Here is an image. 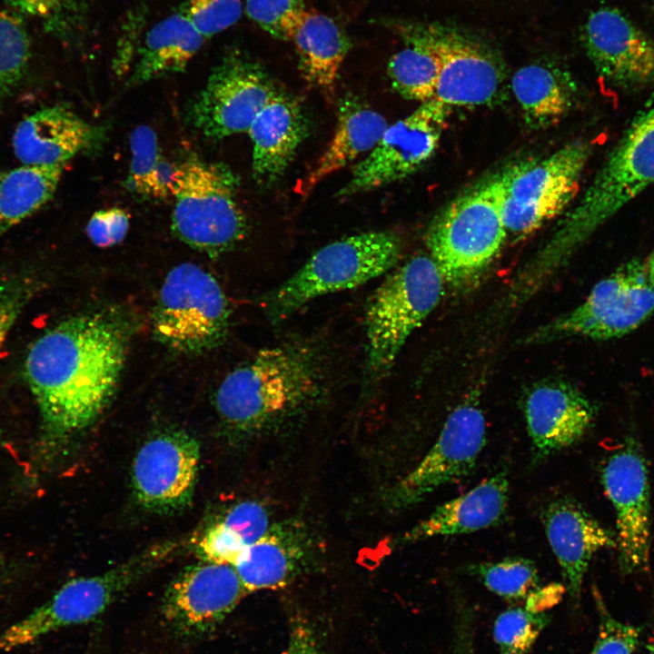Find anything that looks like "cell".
Listing matches in <instances>:
<instances>
[{"instance_id": "cell-39", "label": "cell", "mask_w": 654, "mask_h": 654, "mask_svg": "<svg viewBox=\"0 0 654 654\" xmlns=\"http://www.w3.org/2000/svg\"><path fill=\"white\" fill-rule=\"evenodd\" d=\"M598 603L599 633L590 654H635L639 643L638 627L612 617L603 604Z\"/></svg>"}, {"instance_id": "cell-18", "label": "cell", "mask_w": 654, "mask_h": 654, "mask_svg": "<svg viewBox=\"0 0 654 654\" xmlns=\"http://www.w3.org/2000/svg\"><path fill=\"white\" fill-rule=\"evenodd\" d=\"M582 45L609 85L633 89L654 83V37L616 7L593 11L581 31Z\"/></svg>"}, {"instance_id": "cell-15", "label": "cell", "mask_w": 654, "mask_h": 654, "mask_svg": "<svg viewBox=\"0 0 654 654\" xmlns=\"http://www.w3.org/2000/svg\"><path fill=\"white\" fill-rule=\"evenodd\" d=\"M246 592L232 565L202 560L184 568L167 586L160 607L162 621L179 639L203 637Z\"/></svg>"}, {"instance_id": "cell-35", "label": "cell", "mask_w": 654, "mask_h": 654, "mask_svg": "<svg viewBox=\"0 0 654 654\" xmlns=\"http://www.w3.org/2000/svg\"><path fill=\"white\" fill-rule=\"evenodd\" d=\"M29 58L30 41L22 20L0 10V104L21 81Z\"/></svg>"}, {"instance_id": "cell-30", "label": "cell", "mask_w": 654, "mask_h": 654, "mask_svg": "<svg viewBox=\"0 0 654 654\" xmlns=\"http://www.w3.org/2000/svg\"><path fill=\"white\" fill-rule=\"evenodd\" d=\"M299 558L295 542L270 530L246 547L232 566L249 592L283 586L295 574Z\"/></svg>"}, {"instance_id": "cell-10", "label": "cell", "mask_w": 654, "mask_h": 654, "mask_svg": "<svg viewBox=\"0 0 654 654\" xmlns=\"http://www.w3.org/2000/svg\"><path fill=\"white\" fill-rule=\"evenodd\" d=\"M591 144L575 140L534 163L508 169L500 177V212L507 233L526 236L562 215L580 191Z\"/></svg>"}, {"instance_id": "cell-40", "label": "cell", "mask_w": 654, "mask_h": 654, "mask_svg": "<svg viewBox=\"0 0 654 654\" xmlns=\"http://www.w3.org/2000/svg\"><path fill=\"white\" fill-rule=\"evenodd\" d=\"M248 547L242 537L218 520L196 541V553L202 560L233 565Z\"/></svg>"}, {"instance_id": "cell-37", "label": "cell", "mask_w": 654, "mask_h": 654, "mask_svg": "<svg viewBox=\"0 0 654 654\" xmlns=\"http://www.w3.org/2000/svg\"><path fill=\"white\" fill-rule=\"evenodd\" d=\"M36 275L29 271L0 279V355L15 323L38 291Z\"/></svg>"}, {"instance_id": "cell-8", "label": "cell", "mask_w": 654, "mask_h": 654, "mask_svg": "<svg viewBox=\"0 0 654 654\" xmlns=\"http://www.w3.org/2000/svg\"><path fill=\"white\" fill-rule=\"evenodd\" d=\"M238 178L221 163L191 160L178 166L172 231L183 243L217 257L237 245L248 223L236 200Z\"/></svg>"}, {"instance_id": "cell-28", "label": "cell", "mask_w": 654, "mask_h": 654, "mask_svg": "<svg viewBox=\"0 0 654 654\" xmlns=\"http://www.w3.org/2000/svg\"><path fill=\"white\" fill-rule=\"evenodd\" d=\"M292 41L305 80L332 95L350 48L345 33L331 17L307 11Z\"/></svg>"}, {"instance_id": "cell-14", "label": "cell", "mask_w": 654, "mask_h": 654, "mask_svg": "<svg viewBox=\"0 0 654 654\" xmlns=\"http://www.w3.org/2000/svg\"><path fill=\"white\" fill-rule=\"evenodd\" d=\"M486 443V422L472 399L456 407L423 459L388 492L393 510H407L437 489L467 477Z\"/></svg>"}, {"instance_id": "cell-4", "label": "cell", "mask_w": 654, "mask_h": 654, "mask_svg": "<svg viewBox=\"0 0 654 654\" xmlns=\"http://www.w3.org/2000/svg\"><path fill=\"white\" fill-rule=\"evenodd\" d=\"M401 250L400 235L388 230L332 242L264 296V312L273 324L283 322L317 297L358 287L385 273L397 264Z\"/></svg>"}, {"instance_id": "cell-23", "label": "cell", "mask_w": 654, "mask_h": 654, "mask_svg": "<svg viewBox=\"0 0 654 654\" xmlns=\"http://www.w3.org/2000/svg\"><path fill=\"white\" fill-rule=\"evenodd\" d=\"M307 132L308 123L297 101L277 93L247 131L253 144L252 170L255 181L264 185L276 182Z\"/></svg>"}, {"instance_id": "cell-33", "label": "cell", "mask_w": 654, "mask_h": 654, "mask_svg": "<svg viewBox=\"0 0 654 654\" xmlns=\"http://www.w3.org/2000/svg\"><path fill=\"white\" fill-rule=\"evenodd\" d=\"M468 571L489 590L507 600H526L539 588L536 565L532 560L521 557L471 564Z\"/></svg>"}, {"instance_id": "cell-34", "label": "cell", "mask_w": 654, "mask_h": 654, "mask_svg": "<svg viewBox=\"0 0 654 654\" xmlns=\"http://www.w3.org/2000/svg\"><path fill=\"white\" fill-rule=\"evenodd\" d=\"M550 621L546 611L513 607L500 612L493 625L499 654H528Z\"/></svg>"}, {"instance_id": "cell-47", "label": "cell", "mask_w": 654, "mask_h": 654, "mask_svg": "<svg viewBox=\"0 0 654 654\" xmlns=\"http://www.w3.org/2000/svg\"><path fill=\"white\" fill-rule=\"evenodd\" d=\"M647 272L649 275V278L654 286V250L651 253V254L649 256L647 262H645Z\"/></svg>"}, {"instance_id": "cell-25", "label": "cell", "mask_w": 654, "mask_h": 654, "mask_svg": "<svg viewBox=\"0 0 654 654\" xmlns=\"http://www.w3.org/2000/svg\"><path fill=\"white\" fill-rule=\"evenodd\" d=\"M388 126L377 111L355 100H344L333 136L313 168L299 182L298 193L307 196L325 177L371 152Z\"/></svg>"}, {"instance_id": "cell-7", "label": "cell", "mask_w": 654, "mask_h": 654, "mask_svg": "<svg viewBox=\"0 0 654 654\" xmlns=\"http://www.w3.org/2000/svg\"><path fill=\"white\" fill-rule=\"evenodd\" d=\"M443 279L429 255L411 257L389 273L365 307L367 367L382 378L411 333L438 304Z\"/></svg>"}, {"instance_id": "cell-19", "label": "cell", "mask_w": 654, "mask_h": 654, "mask_svg": "<svg viewBox=\"0 0 654 654\" xmlns=\"http://www.w3.org/2000/svg\"><path fill=\"white\" fill-rule=\"evenodd\" d=\"M596 406L579 390L562 381L539 383L524 402L533 463L541 462L578 442L592 425Z\"/></svg>"}, {"instance_id": "cell-45", "label": "cell", "mask_w": 654, "mask_h": 654, "mask_svg": "<svg viewBox=\"0 0 654 654\" xmlns=\"http://www.w3.org/2000/svg\"><path fill=\"white\" fill-rule=\"evenodd\" d=\"M286 654H322L312 630L303 624H296L290 634Z\"/></svg>"}, {"instance_id": "cell-43", "label": "cell", "mask_w": 654, "mask_h": 654, "mask_svg": "<svg viewBox=\"0 0 654 654\" xmlns=\"http://www.w3.org/2000/svg\"><path fill=\"white\" fill-rule=\"evenodd\" d=\"M454 627L451 654H475L474 624L471 611L465 609H459Z\"/></svg>"}, {"instance_id": "cell-11", "label": "cell", "mask_w": 654, "mask_h": 654, "mask_svg": "<svg viewBox=\"0 0 654 654\" xmlns=\"http://www.w3.org/2000/svg\"><path fill=\"white\" fill-rule=\"evenodd\" d=\"M653 312L654 286L645 262L632 260L597 282L579 306L538 330L531 341L618 338L634 331Z\"/></svg>"}, {"instance_id": "cell-46", "label": "cell", "mask_w": 654, "mask_h": 654, "mask_svg": "<svg viewBox=\"0 0 654 654\" xmlns=\"http://www.w3.org/2000/svg\"><path fill=\"white\" fill-rule=\"evenodd\" d=\"M15 572L13 567L5 560L0 558V595L14 583Z\"/></svg>"}, {"instance_id": "cell-36", "label": "cell", "mask_w": 654, "mask_h": 654, "mask_svg": "<svg viewBox=\"0 0 654 654\" xmlns=\"http://www.w3.org/2000/svg\"><path fill=\"white\" fill-rule=\"evenodd\" d=\"M245 11L263 30L285 41L292 40L307 12L304 0H246Z\"/></svg>"}, {"instance_id": "cell-27", "label": "cell", "mask_w": 654, "mask_h": 654, "mask_svg": "<svg viewBox=\"0 0 654 654\" xmlns=\"http://www.w3.org/2000/svg\"><path fill=\"white\" fill-rule=\"evenodd\" d=\"M511 90L525 124L533 130L558 123L572 108L578 94L576 83L567 72L542 64L520 68L511 78Z\"/></svg>"}, {"instance_id": "cell-44", "label": "cell", "mask_w": 654, "mask_h": 654, "mask_svg": "<svg viewBox=\"0 0 654 654\" xmlns=\"http://www.w3.org/2000/svg\"><path fill=\"white\" fill-rule=\"evenodd\" d=\"M18 11L43 18L51 17L62 11L69 0H5Z\"/></svg>"}, {"instance_id": "cell-16", "label": "cell", "mask_w": 654, "mask_h": 654, "mask_svg": "<svg viewBox=\"0 0 654 654\" xmlns=\"http://www.w3.org/2000/svg\"><path fill=\"white\" fill-rule=\"evenodd\" d=\"M200 457L198 441L183 430L167 429L148 438L132 465V490L138 504L158 514L188 507Z\"/></svg>"}, {"instance_id": "cell-32", "label": "cell", "mask_w": 654, "mask_h": 654, "mask_svg": "<svg viewBox=\"0 0 654 654\" xmlns=\"http://www.w3.org/2000/svg\"><path fill=\"white\" fill-rule=\"evenodd\" d=\"M132 153L128 190L144 199L173 196L178 166L163 156L155 132L149 126H136L130 136Z\"/></svg>"}, {"instance_id": "cell-17", "label": "cell", "mask_w": 654, "mask_h": 654, "mask_svg": "<svg viewBox=\"0 0 654 654\" xmlns=\"http://www.w3.org/2000/svg\"><path fill=\"white\" fill-rule=\"evenodd\" d=\"M602 483L616 513V547L622 573L645 571L650 554V486L638 442L629 438L608 459Z\"/></svg>"}, {"instance_id": "cell-22", "label": "cell", "mask_w": 654, "mask_h": 654, "mask_svg": "<svg viewBox=\"0 0 654 654\" xmlns=\"http://www.w3.org/2000/svg\"><path fill=\"white\" fill-rule=\"evenodd\" d=\"M98 132L65 107H45L19 123L13 136L14 153L24 165H65L94 144Z\"/></svg>"}, {"instance_id": "cell-20", "label": "cell", "mask_w": 654, "mask_h": 654, "mask_svg": "<svg viewBox=\"0 0 654 654\" xmlns=\"http://www.w3.org/2000/svg\"><path fill=\"white\" fill-rule=\"evenodd\" d=\"M432 33L441 59L433 99L448 108L491 103L503 81L493 55L461 35L441 30Z\"/></svg>"}, {"instance_id": "cell-48", "label": "cell", "mask_w": 654, "mask_h": 654, "mask_svg": "<svg viewBox=\"0 0 654 654\" xmlns=\"http://www.w3.org/2000/svg\"><path fill=\"white\" fill-rule=\"evenodd\" d=\"M647 649H648L649 654H654V626H653L652 633L649 638Z\"/></svg>"}, {"instance_id": "cell-41", "label": "cell", "mask_w": 654, "mask_h": 654, "mask_svg": "<svg viewBox=\"0 0 654 654\" xmlns=\"http://www.w3.org/2000/svg\"><path fill=\"white\" fill-rule=\"evenodd\" d=\"M219 520L236 531L247 546L263 538L271 530L268 510L262 503L253 500L233 505Z\"/></svg>"}, {"instance_id": "cell-6", "label": "cell", "mask_w": 654, "mask_h": 654, "mask_svg": "<svg viewBox=\"0 0 654 654\" xmlns=\"http://www.w3.org/2000/svg\"><path fill=\"white\" fill-rule=\"evenodd\" d=\"M176 549L175 542L167 541L102 574L67 581L49 600L0 633V651H11L61 629L94 620Z\"/></svg>"}, {"instance_id": "cell-26", "label": "cell", "mask_w": 654, "mask_h": 654, "mask_svg": "<svg viewBox=\"0 0 654 654\" xmlns=\"http://www.w3.org/2000/svg\"><path fill=\"white\" fill-rule=\"evenodd\" d=\"M205 38L179 11L156 23L146 34L127 81L128 86L183 72Z\"/></svg>"}, {"instance_id": "cell-42", "label": "cell", "mask_w": 654, "mask_h": 654, "mask_svg": "<svg viewBox=\"0 0 654 654\" xmlns=\"http://www.w3.org/2000/svg\"><path fill=\"white\" fill-rule=\"evenodd\" d=\"M129 228V215L120 208L95 212L90 218L86 233L92 243L102 248L118 244Z\"/></svg>"}, {"instance_id": "cell-29", "label": "cell", "mask_w": 654, "mask_h": 654, "mask_svg": "<svg viewBox=\"0 0 654 654\" xmlns=\"http://www.w3.org/2000/svg\"><path fill=\"white\" fill-rule=\"evenodd\" d=\"M64 165H23L0 178V237L54 194Z\"/></svg>"}, {"instance_id": "cell-24", "label": "cell", "mask_w": 654, "mask_h": 654, "mask_svg": "<svg viewBox=\"0 0 654 654\" xmlns=\"http://www.w3.org/2000/svg\"><path fill=\"white\" fill-rule=\"evenodd\" d=\"M509 480L505 471L483 480L465 494L437 507L426 519L407 531L402 540L474 532L498 523L506 512Z\"/></svg>"}, {"instance_id": "cell-1", "label": "cell", "mask_w": 654, "mask_h": 654, "mask_svg": "<svg viewBox=\"0 0 654 654\" xmlns=\"http://www.w3.org/2000/svg\"><path fill=\"white\" fill-rule=\"evenodd\" d=\"M124 358L121 327L99 313L68 318L32 343L24 375L45 443L58 446L99 417L114 394Z\"/></svg>"}, {"instance_id": "cell-21", "label": "cell", "mask_w": 654, "mask_h": 654, "mask_svg": "<svg viewBox=\"0 0 654 654\" xmlns=\"http://www.w3.org/2000/svg\"><path fill=\"white\" fill-rule=\"evenodd\" d=\"M541 519L570 597L578 601L591 559L601 550L616 547V536L568 496L550 501Z\"/></svg>"}, {"instance_id": "cell-38", "label": "cell", "mask_w": 654, "mask_h": 654, "mask_svg": "<svg viewBox=\"0 0 654 654\" xmlns=\"http://www.w3.org/2000/svg\"><path fill=\"white\" fill-rule=\"evenodd\" d=\"M206 39L234 25L242 15V0H184L178 9Z\"/></svg>"}, {"instance_id": "cell-9", "label": "cell", "mask_w": 654, "mask_h": 654, "mask_svg": "<svg viewBox=\"0 0 654 654\" xmlns=\"http://www.w3.org/2000/svg\"><path fill=\"white\" fill-rule=\"evenodd\" d=\"M230 313L215 278L196 264L181 263L164 281L153 311V333L173 352L201 354L224 342Z\"/></svg>"}, {"instance_id": "cell-5", "label": "cell", "mask_w": 654, "mask_h": 654, "mask_svg": "<svg viewBox=\"0 0 654 654\" xmlns=\"http://www.w3.org/2000/svg\"><path fill=\"white\" fill-rule=\"evenodd\" d=\"M500 191V175L481 183L452 200L429 225L430 256L447 282H472L500 252L507 236Z\"/></svg>"}, {"instance_id": "cell-13", "label": "cell", "mask_w": 654, "mask_h": 654, "mask_svg": "<svg viewBox=\"0 0 654 654\" xmlns=\"http://www.w3.org/2000/svg\"><path fill=\"white\" fill-rule=\"evenodd\" d=\"M449 114L450 108L431 99L389 125L337 195L366 193L415 173L436 152Z\"/></svg>"}, {"instance_id": "cell-3", "label": "cell", "mask_w": 654, "mask_h": 654, "mask_svg": "<svg viewBox=\"0 0 654 654\" xmlns=\"http://www.w3.org/2000/svg\"><path fill=\"white\" fill-rule=\"evenodd\" d=\"M654 183V92L633 116L592 181L546 243L567 260L603 224Z\"/></svg>"}, {"instance_id": "cell-31", "label": "cell", "mask_w": 654, "mask_h": 654, "mask_svg": "<svg viewBox=\"0 0 654 654\" xmlns=\"http://www.w3.org/2000/svg\"><path fill=\"white\" fill-rule=\"evenodd\" d=\"M440 68V54L429 30L413 36L391 58L388 74L401 96L424 103L434 97Z\"/></svg>"}, {"instance_id": "cell-12", "label": "cell", "mask_w": 654, "mask_h": 654, "mask_svg": "<svg viewBox=\"0 0 654 654\" xmlns=\"http://www.w3.org/2000/svg\"><path fill=\"white\" fill-rule=\"evenodd\" d=\"M277 93L260 64L233 52L213 69L204 87L189 103L185 118L203 137L220 140L247 132Z\"/></svg>"}, {"instance_id": "cell-2", "label": "cell", "mask_w": 654, "mask_h": 654, "mask_svg": "<svg viewBox=\"0 0 654 654\" xmlns=\"http://www.w3.org/2000/svg\"><path fill=\"white\" fill-rule=\"evenodd\" d=\"M318 356L303 344L260 351L221 382L214 404L223 426L244 436L296 414L318 397L322 373Z\"/></svg>"}]
</instances>
